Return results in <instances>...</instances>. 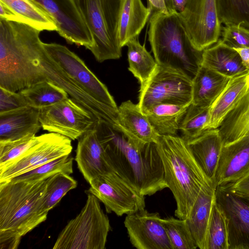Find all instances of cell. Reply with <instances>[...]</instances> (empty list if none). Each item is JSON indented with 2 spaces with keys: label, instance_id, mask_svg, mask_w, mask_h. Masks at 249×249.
<instances>
[{
  "label": "cell",
  "instance_id": "6da1fadb",
  "mask_svg": "<svg viewBox=\"0 0 249 249\" xmlns=\"http://www.w3.org/2000/svg\"><path fill=\"white\" fill-rule=\"evenodd\" d=\"M94 128L108 164L141 195L151 196L167 188L157 143L136 142L102 120Z\"/></svg>",
  "mask_w": 249,
  "mask_h": 249
},
{
  "label": "cell",
  "instance_id": "7a4b0ae2",
  "mask_svg": "<svg viewBox=\"0 0 249 249\" xmlns=\"http://www.w3.org/2000/svg\"><path fill=\"white\" fill-rule=\"evenodd\" d=\"M41 31L0 18V87L18 91L46 80L40 64Z\"/></svg>",
  "mask_w": 249,
  "mask_h": 249
},
{
  "label": "cell",
  "instance_id": "3957f363",
  "mask_svg": "<svg viewBox=\"0 0 249 249\" xmlns=\"http://www.w3.org/2000/svg\"><path fill=\"white\" fill-rule=\"evenodd\" d=\"M47 179L0 183V248H18L21 238L47 218Z\"/></svg>",
  "mask_w": 249,
  "mask_h": 249
},
{
  "label": "cell",
  "instance_id": "277c9868",
  "mask_svg": "<svg viewBox=\"0 0 249 249\" xmlns=\"http://www.w3.org/2000/svg\"><path fill=\"white\" fill-rule=\"evenodd\" d=\"M157 145L165 183L176 202L175 215L185 219L201 188L213 181L198 165L182 137L160 136Z\"/></svg>",
  "mask_w": 249,
  "mask_h": 249
},
{
  "label": "cell",
  "instance_id": "5b68a950",
  "mask_svg": "<svg viewBox=\"0 0 249 249\" xmlns=\"http://www.w3.org/2000/svg\"><path fill=\"white\" fill-rule=\"evenodd\" d=\"M148 36L159 65L177 70L193 79L200 66L202 52L193 46L178 12L152 13Z\"/></svg>",
  "mask_w": 249,
  "mask_h": 249
},
{
  "label": "cell",
  "instance_id": "8992f818",
  "mask_svg": "<svg viewBox=\"0 0 249 249\" xmlns=\"http://www.w3.org/2000/svg\"><path fill=\"white\" fill-rule=\"evenodd\" d=\"M92 37L89 49L99 62L122 55L118 39L121 0H74Z\"/></svg>",
  "mask_w": 249,
  "mask_h": 249
},
{
  "label": "cell",
  "instance_id": "52a82bcc",
  "mask_svg": "<svg viewBox=\"0 0 249 249\" xmlns=\"http://www.w3.org/2000/svg\"><path fill=\"white\" fill-rule=\"evenodd\" d=\"M80 212L68 222L58 235L53 249H104L111 227L99 200L87 193Z\"/></svg>",
  "mask_w": 249,
  "mask_h": 249
},
{
  "label": "cell",
  "instance_id": "ba28073f",
  "mask_svg": "<svg viewBox=\"0 0 249 249\" xmlns=\"http://www.w3.org/2000/svg\"><path fill=\"white\" fill-rule=\"evenodd\" d=\"M192 103V79L174 69L158 65L148 81L140 86L138 105L143 112L157 104Z\"/></svg>",
  "mask_w": 249,
  "mask_h": 249
},
{
  "label": "cell",
  "instance_id": "9c48e42d",
  "mask_svg": "<svg viewBox=\"0 0 249 249\" xmlns=\"http://www.w3.org/2000/svg\"><path fill=\"white\" fill-rule=\"evenodd\" d=\"M48 56L72 81L97 101L116 110L118 107L107 87L84 62L66 46L43 42Z\"/></svg>",
  "mask_w": 249,
  "mask_h": 249
},
{
  "label": "cell",
  "instance_id": "30bf717a",
  "mask_svg": "<svg viewBox=\"0 0 249 249\" xmlns=\"http://www.w3.org/2000/svg\"><path fill=\"white\" fill-rule=\"evenodd\" d=\"M178 15L196 50L202 52L219 40L222 26L216 0H188Z\"/></svg>",
  "mask_w": 249,
  "mask_h": 249
},
{
  "label": "cell",
  "instance_id": "8fae6325",
  "mask_svg": "<svg viewBox=\"0 0 249 249\" xmlns=\"http://www.w3.org/2000/svg\"><path fill=\"white\" fill-rule=\"evenodd\" d=\"M89 185L87 193L101 201L108 213L113 212L120 216L145 208L144 196L115 172L97 177Z\"/></svg>",
  "mask_w": 249,
  "mask_h": 249
},
{
  "label": "cell",
  "instance_id": "7c38bea8",
  "mask_svg": "<svg viewBox=\"0 0 249 249\" xmlns=\"http://www.w3.org/2000/svg\"><path fill=\"white\" fill-rule=\"evenodd\" d=\"M39 119L44 130L71 140H78L97 122L89 111L71 98L40 109Z\"/></svg>",
  "mask_w": 249,
  "mask_h": 249
},
{
  "label": "cell",
  "instance_id": "4fadbf2b",
  "mask_svg": "<svg viewBox=\"0 0 249 249\" xmlns=\"http://www.w3.org/2000/svg\"><path fill=\"white\" fill-rule=\"evenodd\" d=\"M71 140L63 135L51 133L18 158L0 168V183L57 158L70 155Z\"/></svg>",
  "mask_w": 249,
  "mask_h": 249
},
{
  "label": "cell",
  "instance_id": "5bb4252c",
  "mask_svg": "<svg viewBox=\"0 0 249 249\" xmlns=\"http://www.w3.org/2000/svg\"><path fill=\"white\" fill-rule=\"evenodd\" d=\"M54 20L56 31L68 43L89 49L91 34L74 0H33Z\"/></svg>",
  "mask_w": 249,
  "mask_h": 249
},
{
  "label": "cell",
  "instance_id": "9a60e30c",
  "mask_svg": "<svg viewBox=\"0 0 249 249\" xmlns=\"http://www.w3.org/2000/svg\"><path fill=\"white\" fill-rule=\"evenodd\" d=\"M40 64L46 79L62 88L71 98L89 111L97 121H104L119 129L118 110L97 101L80 88L48 56L44 49L41 54Z\"/></svg>",
  "mask_w": 249,
  "mask_h": 249
},
{
  "label": "cell",
  "instance_id": "2e32d148",
  "mask_svg": "<svg viewBox=\"0 0 249 249\" xmlns=\"http://www.w3.org/2000/svg\"><path fill=\"white\" fill-rule=\"evenodd\" d=\"M215 197L227 218L229 249H249V202L226 185L216 187Z\"/></svg>",
  "mask_w": 249,
  "mask_h": 249
},
{
  "label": "cell",
  "instance_id": "e0dca14e",
  "mask_svg": "<svg viewBox=\"0 0 249 249\" xmlns=\"http://www.w3.org/2000/svg\"><path fill=\"white\" fill-rule=\"evenodd\" d=\"M158 213L143 209L127 214L124 225L129 241L137 249H173Z\"/></svg>",
  "mask_w": 249,
  "mask_h": 249
},
{
  "label": "cell",
  "instance_id": "ac0fdd59",
  "mask_svg": "<svg viewBox=\"0 0 249 249\" xmlns=\"http://www.w3.org/2000/svg\"><path fill=\"white\" fill-rule=\"evenodd\" d=\"M249 173V135L223 145L213 180L216 187L234 183Z\"/></svg>",
  "mask_w": 249,
  "mask_h": 249
},
{
  "label": "cell",
  "instance_id": "d6986e66",
  "mask_svg": "<svg viewBox=\"0 0 249 249\" xmlns=\"http://www.w3.org/2000/svg\"><path fill=\"white\" fill-rule=\"evenodd\" d=\"M74 159L78 168L89 184L99 176L114 172L105 159L94 127L78 139Z\"/></svg>",
  "mask_w": 249,
  "mask_h": 249
},
{
  "label": "cell",
  "instance_id": "ffe728a7",
  "mask_svg": "<svg viewBox=\"0 0 249 249\" xmlns=\"http://www.w3.org/2000/svg\"><path fill=\"white\" fill-rule=\"evenodd\" d=\"M118 116L120 130L134 142L144 144L159 141L160 136L138 104L130 100L123 102L118 108Z\"/></svg>",
  "mask_w": 249,
  "mask_h": 249
},
{
  "label": "cell",
  "instance_id": "44dd1931",
  "mask_svg": "<svg viewBox=\"0 0 249 249\" xmlns=\"http://www.w3.org/2000/svg\"><path fill=\"white\" fill-rule=\"evenodd\" d=\"M39 110L28 106L0 113V141L36 136L41 127Z\"/></svg>",
  "mask_w": 249,
  "mask_h": 249
},
{
  "label": "cell",
  "instance_id": "7402d4cb",
  "mask_svg": "<svg viewBox=\"0 0 249 249\" xmlns=\"http://www.w3.org/2000/svg\"><path fill=\"white\" fill-rule=\"evenodd\" d=\"M185 142L203 172L213 182L223 145L218 128L206 130L198 137Z\"/></svg>",
  "mask_w": 249,
  "mask_h": 249
},
{
  "label": "cell",
  "instance_id": "603a6c76",
  "mask_svg": "<svg viewBox=\"0 0 249 249\" xmlns=\"http://www.w3.org/2000/svg\"><path fill=\"white\" fill-rule=\"evenodd\" d=\"M249 88V70L231 77L209 108L206 130L217 128Z\"/></svg>",
  "mask_w": 249,
  "mask_h": 249
},
{
  "label": "cell",
  "instance_id": "cb8c5ba5",
  "mask_svg": "<svg viewBox=\"0 0 249 249\" xmlns=\"http://www.w3.org/2000/svg\"><path fill=\"white\" fill-rule=\"evenodd\" d=\"M216 189L213 182L204 185L185 219L197 248L200 249H205L212 209L216 199Z\"/></svg>",
  "mask_w": 249,
  "mask_h": 249
},
{
  "label": "cell",
  "instance_id": "d4e9b609",
  "mask_svg": "<svg viewBox=\"0 0 249 249\" xmlns=\"http://www.w3.org/2000/svg\"><path fill=\"white\" fill-rule=\"evenodd\" d=\"M200 65L231 78L249 70L238 53L221 39L202 51Z\"/></svg>",
  "mask_w": 249,
  "mask_h": 249
},
{
  "label": "cell",
  "instance_id": "484cf974",
  "mask_svg": "<svg viewBox=\"0 0 249 249\" xmlns=\"http://www.w3.org/2000/svg\"><path fill=\"white\" fill-rule=\"evenodd\" d=\"M151 14L141 0H121L118 26L121 48L131 39L138 38Z\"/></svg>",
  "mask_w": 249,
  "mask_h": 249
},
{
  "label": "cell",
  "instance_id": "4316f807",
  "mask_svg": "<svg viewBox=\"0 0 249 249\" xmlns=\"http://www.w3.org/2000/svg\"><path fill=\"white\" fill-rule=\"evenodd\" d=\"M231 77L200 65L192 79V103L210 107Z\"/></svg>",
  "mask_w": 249,
  "mask_h": 249
},
{
  "label": "cell",
  "instance_id": "83f0119b",
  "mask_svg": "<svg viewBox=\"0 0 249 249\" xmlns=\"http://www.w3.org/2000/svg\"><path fill=\"white\" fill-rule=\"evenodd\" d=\"M170 103L156 104L143 113L160 136L177 135L190 106Z\"/></svg>",
  "mask_w": 249,
  "mask_h": 249
},
{
  "label": "cell",
  "instance_id": "f1b7e54d",
  "mask_svg": "<svg viewBox=\"0 0 249 249\" xmlns=\"http://www.w3.org/2000/svg\"><path fill=\"white\" fill-rule=\"evenodd\" d=\"M217 128L223 145L249 135V88Z\"/></svg>",
  "mask_w": 249,
  "mask_h": 249
},
{
  "label": "cell",
  "instance_id": "f546056e",
  "mask_svg": "<svg viewBox=\"0 0 249 249\" xmlns=\"http://www.w3.org/2000/svg\"><path fill=\"white\" fill-rule=\"evenodd\" d=\"M16 15L18 22L39 31H57L53 19L33 0H0Z\"/></svg>",
  "mask_w": 249,
  "mask_h": 249
},
{
  "label": "cell",
  "instance_id": "4dcf8cb0",
  "mask_svg": "<svg viewBox=\"0 0 249 249\" xmlns=\"http://www.w3.org/2000/svg\"><path fill=\"white\" fill-rule=\"evenodd\" d=\"M28 106L37 109L47 107L69 98L61 88L46 79L18 91Z\"/></svg>",
  "mask_w": 249,
  "mask_h": 249
},
{
  "label": "cell",
  "instance_id": "1f68e13d",
  "mask_svg": "<svg viewBox=\"0 0 249 249\" xmlns=\"http://www.w3.org/2000/svg\"><path fill=\"white\" fill-rule=\"evenodd\" d=\"M137 38L131 39L125 46L128 48V70L139 80L142 86L150 78L158 64L145 46L141 45Z\"/></svg>",
  "mask_w": 249,
  "mask_h": 249
},
{
  "label": "cell",
  "instance_id": "d6a6232c",
  "mask_svg": "<svg viewBox=\"0 0 249 249\" xmlns=\"http://www.w3.org/2000/svg\"><path fill=\"white\" fill-rule=\"evenodd\" d=\"M205 249H229L227 218L216 199L212 209Z\"/></svg>",
  "mask_w": 249,
  "mask_h": 249
},
{
  "label": "cell",
  "instance_id": "836d02e7",
  "mask_svg": "<svg viewBox=\"0 0 249 249\" xmlns=\"http://www.w3.org/2000/svg\"><path fill=\"white\" fill-rule=\"evenodd\" d=\"M216 4L221 24L249 29V0H216Z\"/></svg>",
  "mask_w": 249,
  "mask_h": 249
},
{
  "label": "cell",
  "instance_id": "e575fe53",
  "mask_svg": "<svg viewBox=\"0 0 249 249\" xmlns=\"http://www.w3.org/2000/svg\"><path fill=\"white\" fill-rule=\"evenodd\" d=\"M73 159L70 155L62 156L15 176L7 181L46 179L59 172L71 175L73 173Z\"/></svg>",
  "mask_w": 249,
  "mask_h": 249
},
{
  "label": "cell",
  "instance_id": "d590c367",
  "mask_svg": "<svg viewBox=\"0 0 249 249\" xmlns=\"http://www.w3.org/2000/svg\"><path fill=\"white\" fill-rule=\"evenodd\" d=\"M209 108L192 103L190 105L179 127L181 137L185 141L196 138L206 130V126L209 118Z\"/></svg>",
  "mask_w": 249,
  "mask_h": 249
},
{
  "label": "cell",
  "instance_id": "8d00e7d4",
  "mask_svg": "<svg viewBox=\"0 0 249 249\" xmlns=\"http://www.w3.org/2000/svg\"><path fill=\"white\" fill-rule=\"evenodd\" d=\"M161 223L173 249L197 248L185 219L170 217L162 218Z\"/></svg>",
  "mask_w": 249,
  "mask_h": 249
},
{
  "label": "cell",
  "instance_id": "74e56055",
  "mask_svg": "<svg viewBox=\"0 0 249 249\" xmlns=\"http://www.w3.org/2000/svg\"><path fill=\"white\" fill-rule=\"evenodd\" d=\"M77 182L70 175L59 172L47 179L45 205L49 211L54 208L70 191L75 188Z\"/></svg>",
  "mask_w": 249,
  "mask_h": 249
},
{
  "label": "cell",
  "instance_id": "f35d334b",
  "mask_svg": "<svg viewBox=\"0 0 249 249\" xmlns=\"http://www.w3.org/2000/svg\"><path fill=\"white\" fill-rule=\"evenodd\" d=\"M45 133L13 141H0V168L13 161L40 141Z\"/></svg>",
  "mask_w": 249,
  "mask_h": 249
},
{
  "label": "cell",
  "instance_id": "ab89813d",
  "mask_svg": "<svg viewBox=\"0 0 249 249\" xmlns=\"http://www.w3.org/2000/svg\"><path fill=\"white\" fill-rule=\"evenodd\" d=\"M221 36L223 42L231 48H249V28L240 25H225Z\"/></svg>",
  "mask_w": 249,
  "mask_h": 249
},
{
  "label": "cell",
  "instance_id": "60d3db41",
  "mask_svg": "<svg viewBox=\"0 0 249 249\" xmlns=\"http://www.w3.org/2000/svg\"><path fill=\"white\" fill-rule=\"evenodd\" d=\"M19 91H12L0 87V113L28 107Z\"/></svg>",
  "mask_w": 249,
  "mask_h": 249
},
{
  "label": "cell",
  "instance_id": "b9f144b4",
  "mask_svg": "<svg viewBox=\"0 0 249 249\" xmlns=\"http://www.w3.org/2000/svg\"><path fill=\"white\" fill-rule=\"evenodd\" d=\"M226 186L233 193L249 201V173L237 181Z\"/></svg>",
  "mask_w": 249,
  "mask_h": 249
},
{
  "label": "cell",
  "instance_id": "7bdbcfd3",
  "mask_svg": "<svg viewBox=\"0 0 249 249\" xmlns=\"http://www.w3.org/2000/svg\"><path fill=\"white\" fill-rule=\"evenodd\" d=\"M148 8L151 14L153 12H159L168 13L164 0H147Z\"/></svg>",
  "mask_w": 249,
  "mask_h": 249
},
{
  "label": "cell",
  "instance_id": "ee69618b",
  "mask_svg": "<svg viewBox=\"0 0 249 249\" xmlns=\"http://www.w3.org/2000/svg\"><path fill=\"white\" fill-rule=\"evenodd\" d=\"M239 54L244 66L249 70V48L234 49Z\"/></svg>",
  "mask_w": 249,
  "mask_h": 249
},
{
  "label": "cell",
  "instance_id": "f6af8a7d",
  "mask_svg": "<svg viewBox=\"0 0 249 249\" xmlns=\"http://www.w3.org/2000/svg\"><path fill=\"white\" fill-rule=\"evenodd\" d=\"M174 9L178 12H182L184 9L188 0H171Z\"/></svg>",
  "mask_w": 249,
  "mask_h": 249
},
{
  "label": "cell",
  "instance_id": "bcb514c9",
  "mask_svg": "<svg viewBox=\"0 0 249 249\" xmlns=\"http://www.w3.org/2000/svg\"><path fill=\"white\" fill-rule=\"evenodd\" d=\"M164 1L169 13H173L176 11L173 8L171 0H164Z\"/></svg>",
  "mask_w": 249,
  "mask_h": 249
}]
</instances>
